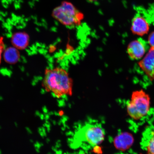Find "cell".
Here are the masks:
<instances>
[{"label": "cell", "mask_w": 154, "mask_h": 154, "mask_svg": "<svg viewBox=\"0 0 154 154\" xmlns=\"http://www.w3.org/2000/svg\"><path fill=\"white\" fill-rule=\"evenodd\" d=\"M42 85L58 98L72 94V80L68 72L61 67L46 69Z\"/></svg>", "instance_id": "6da1fadb"}, {"label": "cell", "mask_w": 154, "mask_h": 154, "mask_svg": "<svg viewBox=\"0 0 154 154\" xmlns=\"http://www.w3.org/2000/svg\"><path fill=\"white\" fill-rule=\"evenodd\" d=\"M105 135L104 130L100 125L94 123H88L77 131L74 140L76 146L86 144L95 147L103 142Z\"/></svg>", "instance_id": "7a4b0ae2"}, {"label": "cell", "mask_w": 154, "mask_h": 154, "mask_svg": "<svg viewBox=\"0 0 154 154\" xmlns=\"http://www.w3.org/2000/svg\"><path fill=\"white\" fill-rule=\"evenodd\" d=\"M54 18L65 26L74 28L80 26L84 18L83 13L69 2L63 1L53 10Z\"/></svg>", "instance_id": "3957f363"}, {"label": "cell", "mask_w": 154, "mask_h": 154, "mask_svg": "<svg viewBox=\"0 0 154 154\" xmlns=\"http://www.w3.org/2000/svg\"><path fill=\"white\" fill-rule=\"evenodd\" d=\"M151 106V98L143 90L132 92L130 100L127 103V111L131 118L140 120L148 114Z\"/></svg>", "instance_id": "277c9868"}, {"label": "cell", "mask_w": 154, "mask_h": 154, "mask_svg": "<svg viewBox=\"0 0 154 154\" xmlns=\"http://www.w3.org/2000/svg\"><path fill=\"white\" fill-rule=\"evenodd\" d=\"M150 26L145 17L140 12H137L133 18L131 26V30L133 33L142 36L148 33Z\"/></svg>", "instance_id": "5b68a950"}, {"label": "cell", "mask_w": 154, "mask_h": 154, "mask_svg": "<svg viewBox=\"0 0 154 154\" xmlns=\"http://www.w3.org/2000/svg\"><path fill=\"white\" fill-rule=\"evenodd\" d=\"M139 65L146 75L151 80H154V47L151 46Z\"/></svg>", "instance_id": "8992f818"}, {"label": "cell", "mask_w": 154, "mask_h": 154, "mask_svg": "<svg viewBox=\"0 0 154 154\" xmlns=\"http://www.w3.org/2000/svg\"><path fill=\"white\" fill-rule=\"evenodd\" d=\"M146 52V47L143 40H134L128 44L127 53L130 58L138 60L143 57Z\"/></svg>", "instance_id": "52a82bcc"}, {"label": "cell", "mask_w": 154, "mask_h": 154, "mask_svg": "<svg viewBox=\"0 0 154 154\" xmlns=\"http://www.w3.org/2000/svg\"><path fill=\"white\" fill-rule=\"evenodd\" d=\"M134 142L132 135L128 132H122L115 138L114 145L117 149L125 151L131 147Z\"/></svg>", "instance_id": "ba28073f"}, {"label": "cell", "mask_w": 154, "mask_h": 154, "mask_svg": "<svg viewBox=\"0 0 154 154\" xmlns=\"http://www.w3.org/2000/svg\"><path fill=\"white\" fill-rule=\"evenodd\" d=\"M29 37L26 32H18L13 34L11 38V44L18 50H24L27 47Z\"/></svg>", "instance_id": "9c48e42d"}, {"label": "cell", "mask_w": 154, "mask_h": 154, "mask_svg": "<svg viewBox=\"0 0 154 154\" xmlns=\"http://www.w3.org/2000/svg\"><path fill=\"white\" fill-rule=\"evenodd\" d=\"M3 57L6 62L10 64H14L18 62L20 55L17 48L9 47L4 51Z\"/></svg>", "instance_id": "30bf717a"}, {"label": "cell", "mask_w": 154, "mask_h": 154, "mask_svg": "<svg viewBox=\"0 0 154 154\" xmlns=\"http://www.w3.org/2000/svg\"><path fill=\"white\" fill-rule=\"evenodd\" d=\"M147 154H154V133L148 141L146 146Z\"/></svg>", "instance_id": "8fae6325"}, {"label": "cell", "mask_w": 154, "mask_h": 154, "mask_svg": "<svg viewBox=\"0 0 154 154\" xmlns=\"http://www.w3.org/2000/svg\"><path fill=\"white\" fill-rule=\"evenodd\" d=\"M5 44L4 43L3 38L0 36V63H1L2 55L4 51Z\"/></svg>", "instance_id": "7c38bea8"}, {"label": "cell", "mask_w": 154, "mask_h": 154, "mask_svg": "<svg viewBox=\"0 0 154 154\" xmlns=\"http://www.w3.org/2000/svg\"><path fill=\"white\" fill-rule=\"evenodd\" d=\"M149 44L151 46L154 47V32L150 35L149 38Z\"/></svg>", "instance_id": "4fadbf2b"}, {"label": "cell", "mask_w": 154, "mask_h": 154, "mask_svg": "<svg viewBox=\"0 0 154 154\" xmlns=\"http://www.w3.org/2000/svg\"><path fill=\"white\" fill-rule=\"evenodd\" d=\"M88 1H90V2H93L97 1V0H88Z\"/></svg>", "instance_id": "5bb4252c"}]
</instances>
